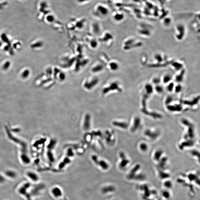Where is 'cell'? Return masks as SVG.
Returning a JSON list of instances; mask_svg holds the SVG:
<instances>
[{
  "label": "cell",
  "instance_id": "obj_1",
  "mask_svg": "<svg viewBox=\"0 0 200 200\" xmlns=\"http://www.w3.org/2000/svg\"><path fill=\"white\" fill-rule=\"evenodd\" d=\"M144 135L151 141H155L159 138L161 135L159 130L153 128L146 129L143 133Z\"/></svg>",
  "mask_w": 200,
  "mask_h": 200
},
{
  "label": "cell",
  "instance_id": "obj_2",
  "mask_svg": "<svg viewBox=\"0 0 200 200\" xmlns=\"http://www.w3.org/2000/svg\"><path fill=\"white\" fill-rule=\"evenodd\" d=\"M119 161L118 163V167L121 170L126 169L130 164V160L124 152H121L119 154Z\"/></svg>",
  "mask_w": 200,
  "mask_h": 200
},
{
  "label": "cell",
  "instance_id": "obj_3",
  "mask_svg": "<svg viewBox=\"0 0 200 200\" xmlns=\"http://www.w3.org/2000/svg\"><path fill=\"white\" fill-rule=\"evenodd\" d=\"M142 120L141 117L139 116H135L131 121V123L129 124V128L130 132L135 133L142 126Z\"/></svg>",
  "mask_w": 200,
  "mask_h": 200
},
{
  "label": "cell",
  "instance_id": "obj_4",
  "mask_svg": "<svg viewBox=\"0 0 200 200\" xmlns=\"http://www.w3.org/2000/svg\"><path fill=\"white\" fill-rule=\"evenodd\" d=\"M166 109L169 112L172 113H179L182 112L184 109L182 103H174L166 106Z\"/></svg>",
  "mask_w": 200,
  "mask_h": 200
},
{
  "label": "cell",
  "instance_id": "obj_5",
  "mask_svg": "<svg viewBox=\"0 0 200 200\" xmlns=\"http://www.w3.org/2000/svg\"><path fill=\"white\" fill-rule=\"evenodd\" d=\"M141 169V165L137 164L134 165L129 170L128 175H126V178L128 180H132L135 177H136L137 174H139V171Z\"/></svg>",
  "mask_w": 200,
  "mask_h": 200
},
{
  "label": "cell",
  "instance_id": "obj_6",
  "mask_svg": "<svg viewBox=\"0 0 200 200\" xmlns=\"http://www.w3.org/2000/svg\"><path fill=\"white\" fill-rule=\"evenodd\" d=\"M92 158L93 162L103 170H107L109 168V163L105 160H99L98 157L95 155L93 156Z\"/></svg>",
  "mask_w": 200,
  "mask_h": 200
},
{
  "label": "cell",
  "instance_id": "obj_7",
  "mask_svg": "<svg viewBox=\"0 0 200 200\" xmlns=\"http://www.w3.org/2000/svg\"><path fill=\"white\" fill-rule=\"evenodd\" d=\"M195 141L193 139H184L179 144L178 148L180 150H184L186 148H191L195 145Z\"/></svg>",
  "mask_w": 200,
  "mask_h": 200
},
{
  "label": "cell",
  "instance_id": "obj_8",
  "mask_svg": "<svg viewBox=\"0 0 200 200\" xmlns=\"http://www.w3.org/2000/svg\"><path fill=\"white\" fill-rule=\"evenodd\" d=\"M26 177L30 181L33 183H37L39 181L40 177L37 173L32 171H28L26 173Z\"/></svg>",
  "mask_w": 200,
  "mask_h": 200
},
{
  "label": "cell",
  "instance_id": "obj_9",
  "mask_svg": "<svg viewBox=\"0 0 200 200\" xmlns=\"http://www.w3.org/2000/svg\"><path fill=\"white\" fill-rule=\"evenodd\" d=\"M51 193L52 196L56 199H59L63 196V192L59 187L54 186L51 188Z\"/></svg>",
  "mask_w": 200,
  "mask_h": 200
},
{
  "label": "cell",
  "instance_id": "obj_10",
  "mask_svg": "<svg viewBox=\"0 0 200 200\" xmlns=\"http://www.w3.org/2000/svg\"><path fill=\"white\" fill-rule=\"evenodd\" d=\"M164 155V154L163 150L161 149H156L153 152L152 159L154 162L157 163Z\"/></svg>",
  "mask_w": 200,
  "mask_h": 200
},
{
  "label": "cell",
  "instance_id": "obj_11",
  "mask_svg": "<svg viewBox=\"0 0 200 200\" xmlns=\"http://www.w3.org/2000/svg\"><path fill=\"white\" fill-rule=\"evenodd\" d=\"M176 29L177 34L176 36V38L178 40H182L185 35V27L182 24H179L177 26Z\"/></svg>",
  "mask_w": 200,
  "mask_h": 200
},
{
  "label": "cell",
  "instance_id": "obj_12",
  "mask_svg": "<svg viewBox=\"0 0 200 200\" xmlns=\"http://www.w3.org/2000/svg\"><path fill=\"white\" fill-rule=\"evenodd\" d=\"M112 124L114 126L121 129H126L129 128V123L125 121L120 120L114 121L113 122Z\"/></svg>",
  "mask_w": 200,
  "mask_h": 200
},
{
  "label": "cell",
  "instance_id": "obj_13",
  "mask_svg": "<svg viewBox=\"0 0 200 200\" xmlns=\"http://www.w3.org/2000/svg\"><path fill=\"white\" fill-rule=\"evenodd\" d=\"M116 188L113 185H106L102 188V193L103 194H109L114 193L115 191Z\"/></svg>",
  "mask_w": 200,
  "mask_h": 200
},
{
  "label": "cell",
  "instance_id": "obj_14",
  "mask_svg": "<svg viewBox=\"0 0 200 200\" xmlns=\"http://www.w3.org/2000/svg\"><path fill=\"white\" fill-rule=\"evenodd\" d=\"M200 99V96H197L192 100H184L182 101V103L183 105H185L189 106L192 107L196 105L198 103Z\"/></svg>",
  "mask_w": 200,
  "mask_h": 200
},
{
  "label": "cell",
  "instance_id": "obj_15",
  "mask_svg": "<svg viewBox=\"0 0 200 200\" xmlns=\"http://www.w3.org/2000/svg\"><path fill=\"white\" fill-rule=\"evenodd\" d=\"M4 175L6 179L8 178L11 180L16 179L18 177L17 173L15 171L12 170H6L4 172Z\"/></svg>",
  "mask_w": 200,
  "mask_h": 200
},
{
  "label": "cell",
  "instance_id": "obj_16",
  "mask_svg": "<svg viewBox=\"0 0 200 200\" xmlns=\"http://www.w3.org/2000/svg\"><path fill=\"white\" fill-rule=\"evenodd\" d=\"M139 150L142 153H146L149 149V146L147 143L145 142H141L138 145Z\"/></svg>",
  "mask_w": 200,
  "mask_h": 200
},
{
  "label": "cell",
  "instance_id": "obj_17",
  "mask_svg": "<svg viewBox=\"0 0 200 200\" xmlns=\"http://www.w3.org/2000/svg\"><path fill=\"white\" fill-rule=\"evenodd\" d=\"M163 186L164 189L168 190H171L173 187V183L169 178L163 180Z\"/></svg>",
  "mask_w": 200,
  "mask_h": 200
},
{
  "label": "cell",
  "instance_id": "obj_18",
  "mask_svg": "<svg viewBox=\"0 0 200 200\" xmlns=\"http://www.w3.org/2000/svg\"><path fill=\"white\" fill-rule=\"evenodd\" d=\"M142 45V42H135L131 44V45H130L125 46L123 48L126 51H128V50L132 49H133V48L140 47Z\"/></svg>",
  "mask_w": 200,
  "mask_h": 200
},
{
  "label": "cell",
  "instance_id": "obj_19",
  "mask_svg": "<svg viewBox=\"0 0 200 200\" xmlns=\"http://www.w3.org/2000/svg\"><path fill=\"white\" fill-rule=\"evenodd\" d=\"M161 196L165 200H169L172 197L170 190L164 189L161 192Z\"/></svg>",
  "mask_w": 200,
  "mask_h": 200
},
{
  "label": "cell",
  "instance_id": "obj_20",
  "mask_svg": "<svg viewBox=\"0 0 200 200\" xmlns=\"http://www.w3.org/2000/svg\"><path fill=\"white\" fill-rule=\"evenodd\" d=\"M172 61H168L165 63H157L156 64H150L149 65L148 67L150 68H159V67H166L169 64H171Z\"/></svg>",
  "mask_w": 200,
  "mask_h": 200
},
{
  "label": "cell",
  "instance_id": "obj_21",
  "mask_svg": "<svg viewBox=\"0 0 200 200\" xmlns=\"http://www.w3.org/2000/svg\"><path fill=\"white\" fill-rule=\"evenodd\" d=\"M185 72H186V71L185 69H182L180 73L176 76L175 79L176 81L178 83H179L182 82L184 79Z\"/></svg>",
  "mask_w": 200,
  "mask_h": 200
},
{
  "label": "cell",
  "instance_id": "obj_22",
  "mask_svg": "<svg viewBox=\"0 0 200 200\" xmlns=\"http://www.w3.org/2000/svg\"><path fill=\"white\" fill-rule=\"evenodd\" d=\"M144 90L145 92L151 95L154 92V87H153L152 84L147 83L145 86Z\"/></svg>",
  "mask_w": 200,
  "mask_h": 200
},
{
  "label": "cell",
  "instance_id": "obj_23",
  "mask_svg": "<svg viewBox=\"0 0 200 200\" xmlns=\"http://www.w3.org/2000/svg\"><path fill=\"white\" fill-rule=\"evenodd\" d=\"M138 32L141 35L146 36H149L151 34L150 31L146 27H142L139 29Z\"/></svg>",
  "mask_w": 200,
  "mask_h": 200
},
{
  "label": "cell",
  "instance_id": "obj_24",
  "mask_svg": "<svg viewBox=\"0 0 200 200\" xmlns=\"http://www.w3.org/2000/svg\"><path fill=\"white\" fill-rule=\"evenodd\" d=\"M171 64L173 67L176 71H179L182 69L184 67V65L182 63L172 61Z\"/></svg>",
  "mask_w": 200,
  "mask_h": 200
},
{
  "label": "cell",
  "instance_id": "obj_25",
  "mask_svg": "<svg viewBox=\"0 0 200 200\" xmlns=\"http://www.w3.org/2000/svg\"><path fill=\"white\" fill-rule=\"evenodd\" d=\"M30 184L28 183L25 184L23 185V186H21L19 189V192L20 195H25V193H26L27 190L29 188Z\"/></svg>",
  "mask_w": 200,
  "mask_h": 200
},
{
  "label": "cell",
  "instance_id": "obj_26",
  "mask_svg": "<svg viewBox=\"0 0 200 200\" xmlns=\"http://www.w3.org/2000/svg\"><path fill=\"white\" fill-rule=\"evenodd\" d=\"M84 123H83V127L84 129L88 130L90 128V116L89 114H87L85 116Z\"/></svg>",
  "mask_w": 200,
  "mask_h": 200
},
{
  "label": "cell",
  "instance_id": "obj_27",
  "mask_svg": "<svg viewBox=\"0 0 200 200\" xmlns=\"http://www.w3.org/2000/svg\"><path fill=\"white\" fill-rule=\"evenodd\" d=\"M190 153L192 157H193L195 158H196L197 159H198L199 161V158H200V153L196 149H192L190 151Z\"/></svg>",
  "mask_w": 200,
  "mask_h": 200
},
{
  "label": "cell",
  "instance_id": "obj_28",
  "mask_svg": "<svg viewBox=\"0 0 200 200\" xmlns=\"http://www.w3.org/2000/svg\"><path fill=\"white\" fill-rule=\"evenodd\" d=\"M97 11H98V12H101L100 14L103 16L107 15L108 14V9L101 6H99L98 7Z\"/></svg>",
  "mask_w": 200,
  "mask_h": 200
},
{
  "label": "cell",
  "instance_id": "obj_29",
  "mask_svg": "<svg viewBox=\"0 0 200 200\" xmlns=\"http://www.w3.org/2000/svg\"><path fill=\"white\" fill-rule=\"evenodd\" d=\"M172 79V76L170 75H165L163 78V82L164 84H168V83H169L171 82Z\"/></svg>",
  "mask_w": 200,
  "mask_h": 200
},
{
  "label": "cell",
  "instance_id": "obj_30",
  "mask_svg": "<svg viewBox=\"0 0 200 200\" xmlns=\"http://www.w3.org/2000/svg\"><path fill=\"white\" fill-rule=\"evenodd\" d=\"M174 101L173 97L171 95H168L166 97L165 100V106L171 104Z\"/></svg>",
  "mask_w": 200,
  "mask_h": 200
},
{
  "label": "cell",
  "instance_id": "obj_31",
  "mask_svg": "<svg viewBox=\"0 0 200 200\" xmlns=\"http://www.w3.org/2000/svg\"><path fill=\"white\" fill-rule=\"evenodd\" d=\"M124 18V15L123 13H117L114 16V19L117 21H121L123 20Z\"/></svg>",
  "mask_w": 200,
  "mask_h": 200
},
{
  "label": "cell",
  "instance_id": "obj_32",
  "mask_svg": "<svg viewBox=\"0 0 200 200\" xmlns=\"http://www.w3.org/2000/svg\"><path fill=\"white\" fill-rule=\"evenodd\" d=\"M154 90L158 94H162L164 91L163 87L160 84L156 85L154 87Z\"/></svg>",
  "mask_w": 200,
  "mask_h": 200
},
{
  "label": "cell",
  "instance_id": "obj_33",
  "mask_svg": "<svg viewBox=\"0 0 200 200\" xmlns=\"http://www.w3.org/2000/svg\"><path fill=\"white\" fill-rule=\"evenodd\" d=\"M154 59L156 61H157V63H162L164 61L163 57L161 55L157 53L154 56Z\"/></svg>",
  "mask_w": 200,
  "mask_h": 200
},
{
  "label": "cell",
  "instance_id": "obj_34",
  "mask_svg": "<svg viewBox=\"0 0 200 200\" xmlns=\"http://www.w3.org/2000/svg\"><path fill=\"white\" fill-rule=\"evenodd\" d=\"M182 90V86L180 84H177L176 85H175V87H174V92L176 94H179Z\"/></svg>",
  "mask_w": 200,
  "mask_h": 200
},
{
  "label": "cell",
  "instance_id": "obj_35",
  "mask_svg": "<svg viewBox=\"0 0 200 200\" xmlns=\"http://www.w3.org/2000/svg\"><path fill=\"white\" fill-rule=\"evenodd\" d=\"M175 86V84L173 82H171L169 83H168L167 87V90H168V91L170 92H172L173 91Z\"/></svg>",
  "mask_w": 200,
  "mask_h": 200
},
{
  "label": "cell",
  "instance_id": "obj_36",
  "mask_svg": "<svg viewBox=\"0 0 200 200\" xmlns=\"http://www.w3.org/2000/svg\"><path fill=\"white\" fill-rule=\"evenodd\" d=\"M110 67L112 71H115L118 70L119 68V65L118 63L115 62H112L110 64Z\"/></svg>",
  "mask_w": 200,
  "mask_h": 200
},
{
  "label": "cell",
  "instance_id": "obj_37",
  "mask_svg": "<svg viewBox=\"0 0 200 200\" xmlns=\"http://www.w3.org/2000/svg\"><path fill=\"white\" fill-rule=\"evenodd\" d=\"M21 159L24 163L27 164L30 162V160L26 155H22L21 157Z\"/></svg>",
  "mask_w": 200,
  "mask_h": 200
},
{
  "label": "cell",
  "instance_id": "obj_38",
  "mask_svg": "<svg viewBox=\"0 0 200 200\" xmlns=\"http://www.w3.org/2000/svg\"><path fill=\"white\" fill-rule=\"evenodd\" d=\"M171 21L172 19L170 18L166 17L163 19V23L165 25L168 26L170 25V23H171Z\"/></svg>",
  "mask_w": 200,
  "mask_h": 200
},
{
  "label": "cell",
  "instance_id": "obj_39",
  "mask_svg": "<svg viewBox=\"0 0 200 200\" xmlns=\"http://www.w3.org/2000/svg\"><path fill=\"white\" fill-rule=\"evenodd\" d=\"M29 74H30V71L28 69H26L22 73L21 76L23 78L26 79L29 76Z\"/></svg>",
  "mask_w": 200,
  "mask_h": 200
},
{
  "label": "cell",
  "instance_id": "obj_40",
  "mask_svg": "<svg viewBox=\"0 0 200 200\" xmlns=\"http://www.w3.org/2000/svg\"><path fill=\"white\" fill-rule=\"evenodd\" d=\"M43 44L41 42H38L35 43L31 45V48H38L41 47L43 46Z\"/></svg>",
  "mask_w": 200,
  "mask_h": 200
},
{
  "label": "cell",
  "instance_id": "obj_41",
  "mask_svg": "<svg viewBox=\"0 0 200 200\" xmlns=\"http://www.w3.org/2000/svg\"><path fill=\"white\" fill-rule=\"evenodd\" d=\"M161 81V79L158 77H156L152 79V83H153V84L156 85L160 84Z\"/></svg>",
  "mask_w": 200,
  "mask_h": 200
},
{
  "label": "cell",
  "instance_id": "obj_42",
  "mask_svg": "<svg viewBox=\"0 0 200 200\" xmlns=\"http://www.w3.org/2000/svg\"><path fill=\"white\" fill-rule=\"evenodd\" d=\"M6 178L4 175L0 173V184H4L6 182Z\"/></svg>",
  "mask_w": 200,
  "mask_h": 200
},
{
  "label": "cell",
  "instance_id": "obj_43",
  "mask_svg": "<svg viewBox=\"0 0 200 200\" xmlns=\"http://www.w3.org/2000/svg\"><path fill=\"white\" fill-rule=\"evenodd\" d=\"M135 42V40L133 39H131L125 41L124 43V45L125 46L130 45Z\"/></svg>",
  "mask_w": 200,
  "mask_h": 200
},
{
  "label": "cell",
  "instance_id": "obj_44",
  "mask_svg": "<svg viewBox=\"0 0 200 200\" xmlns=\"http://www.w3.org/2000/svg\"><path fill=\"white\" fill-rule=\"evenodd\" d=\"M1 39L2 40L4 41V42H5V43H9V39H8V38L7 37V36H6L5 34L3 33V34H2L1 36ZM9 45H10V44H9Z\"/></svg>",
  "mask_w": 200,
  "mask_h": 200
},
{
  "label": "cell",
  "instance_id": "obj_45",
  "mask_svg": "<svg viewBox=\"0 0 200 200\" xmlns=\"http://www.w3.org/2000/svg\"><path fill=\"white\" fill-rule=\"evenodd\" d=\"M11 65V63L9 61H6L5 63H4V65H3L2 68H3V69L4 71H6V70H8L9 68Z\"/></svg>",
  "mask_w": 200,
  "mask_h": 200
},
{
  "label": "cell",
  "instance_id": "obj_46",
  "mask_svg": "<svg viewBox=\"0 0 200 200\" xmlns=\"http://www.w3.org/2000/svg\"><path fill=\"white\" fill-rule=\"evenodd\" d=\"M47 19L49 22H52L54 20V17L52 16H49L47 17Z\"/></svg>",
  "mask_w": 200,
  "mask_h": 200
},
{
  "label": "cell",
  "instance_id": "obj_47",
  "mask_svg": "<svg viewBox=\"0 0 200 200\" xmlns=\"http://www.w3.org/2000/svg\"><path fill=\"white\" fill-rule=\"evenodd\" d=\"M9 46H5L4 47V50L5 51H9Z\"/></svg>",
  "mask_w": 200,
  "mask_h": 200
},
{
  "label": "cell",
  "instance_id": "obj_48",
  "mask_svg": "<svg viewBox=\"0 0 200 200\" xmlns=\"http://www.w3.org/2000/svg\"><path fill=\"white\" fill-rule=\"evenodd\" d=\"M88 0H78V2H81V3H82V2H85V1H88Z\"/></svg>",
  "mask_w": 200,
  "mask_h": 200
},
{
  "label": "cell",
  "instance_id": "obj_49",
  "mask_svg": "<svg viewBox=\"0 0 200 200\" xmlns=\"http://www.w3.org/2000/svg\"><path fill=\"white\" fill-rule=\"evenodd\" d=\"M2 42H0V47H1V46H2Z\"/></svg>",
  "mask_w": 200,
  "mask_h": 200
},
{
  "label": "cell",
  "instance_id": "obj_50",
  "mask_svg": "<svg viewBox=\"0 0 200 200\" xmlns=\"http://www.w3.org/2000/svg\"><path fill=\"white\" fill-rule=\"evenodd\" d=\"M16 43L17 46L18 45V44H19V43ZM17 46H16V47H15V48H17Z\"/></svg>",
  "mask_w": 200,
  "mask_h": 200
},
{
  "label": "cell",
  "instance_id": "obj_51",
  "mask_svg": "<svg viewBox=\"0 0 200 200\" xmlns=\"http://www.w3.org/2000/svg\"><path fill=\"white\" fill-rule=\"evenodd\" d=\"M114 200H116V199H114Z\"/></svg>",
  "mask_w": 200,
  "mask_h": 200
}]
</instances>
